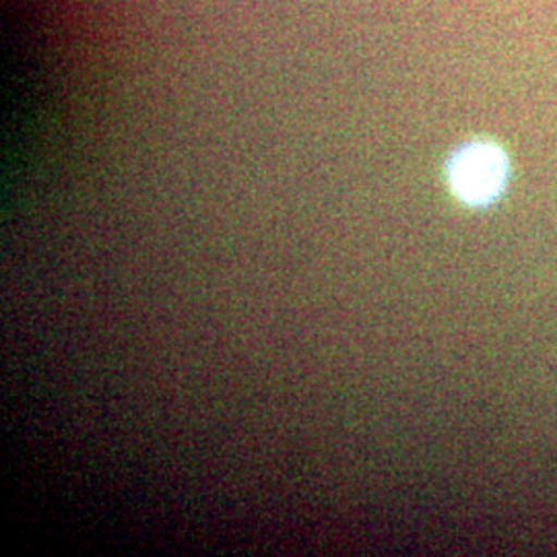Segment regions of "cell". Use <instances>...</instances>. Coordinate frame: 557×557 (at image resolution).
I'll use <instances>...</instances> for the list:
<instances>
[{
	"label": "cell",
	"mask_w": 557,
	"mask_h": 557,
	"mask_svg": "<svg viewBox=\"0 0 557 557\" xmlns=\"http://www.w3.org/2000/svg\"><path fill=\"white\" fill-rule=\"evenodd\" d=\"M508 174V163L498 147L475 143L458 151L450 163V184L458 199L485 205L496 199Z\"/></svg>",
	"instance_id": "1"
}]
</instances>
